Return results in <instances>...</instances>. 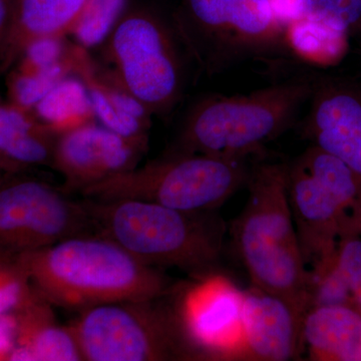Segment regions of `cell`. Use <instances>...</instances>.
<instances>
[{
    "mask_svg": "<svg viewBox=\"0 0 361 361\" xmlns=\"http://www.w3.org/2000/svg\"><path fill=\"white\" fill-rule=\"evenodd\" d=\"M20 258L35 291L54 307L77 312L161 298L174 288L159 268L99 235L71 237Z\"/></svg>",
    "mask_w": 361,
    "mask_h": 361,
    "instance_id": "6da1fadb",
    "label": "cell"
},
{
    "mask_svg": "<svg viewBox=\"0 0 361 361\" xmlns=\"http://www.w3.org/2000/svg\"><path fill=\"white\" fill-rule=\"evenodd\" d=\"M283 164L251 170L248 199L232 224V237L252 285L283 299L301 319L310 308V277L287 192Z\"/></svg>",
    "mask_w": 361,
    "mask_h": 361,
    "instance_id": "7a4b0ae2",
    "label": "cell"
},
{
    "mask_svg": "<svg viewBox=\"0 0 361 361\" xmlns=\"http://www.w3.org/2000/svg\"><path fill=\"white\" fill-rule=\"evenodd\" d=\"M84 201L94 235L145 264L177 268L197 279L219 262L225 225L213 211L185 212L137 200Z\"/></svg>",
    "mask_w": 361,
    "mask_h": 361,
    "instance_id": "3957f363",
    "label": "cell"
},
{
    "mask_svg": "<svg viewBox=\"0 0 361 361\" xmlns=\"http://www.w3.org/2000/svg\"><path fill=\"white\" fill-rule=\"evenodd\" d=\"M311 94V85L297 80L247 94L209 97L188 114L170 154L245 160L290 127Z\"/></svg>",
    "mask_w": 361,
    "mask_h": 361,
    "instance_id": "277c9868",
    "label": "cell"
},
{
    "mask_svg": "<svg viewBox=\"0 0 361 361\" xmlns=\"http://www.w3.org/2000/svg\"><path fill=\"white\" fill-rule=\"evenodd\" d=\"M245 160L202 154H169L160 160L87 188L84 198L137 200L185 212L214 211L247 185Z\"/></svg>",
    "mask_w": 361,
    "mask_h": 361,
    "instance_id": "5b68a950",
    "label": "cell"
},
{
    "mask_svg": "<svg viewBox=\"0 0 361 361\" xmlns=\"http://www.w3.org/2000/svg\"><path fill=\"white\" fill-rule=\"evenodd\" d=\"M161 298L104 304L78 312L68 327L82 360H204L174 306L160 302Z\"/></svg>",
    "mask_w": 361,
    "mask_h": 361,
    "instance_id": "8992f818",
    "label": "cell"
},
{
    "mask_svg": "<svg viewBox=\"0 0 361 361\" xmlns=\"http://www.w3.org/2000/svg\"><path fill=\"white\" fill-rule=\"evenodd\" d=\"M287 192L310 271L334 254L342 235L360 229L361 178L336 157L313 146L287 168Z\"/></svg>",
    "mask_w": 361,
    "mask_h": 361,
    "instance_id": "52a82bcc",
    "label": "cell"
},
{
    "mask_svg": "<svg viewBox=\"0 0 361 361\" xmlns=\"http://www.w3.org/2000/svg\"><path fill=\"white\" fill-rule=\"evenodd\" d=\"M180 40L158 13L127 9L104 42L106 75L153 115H167L184 87Z\"/></svg>",
    "mask_w": 361,
    "mask_h": 361,
    "instance_id": "ba28073f",
    "label": "cell"
},
{
    "mask_svg": "<svg viewBox=\"0 0 361 361\" xmlns=\"http://www.w3.org/2000/svg\"><path fill=\"white\" fill-rule=\"evenodd\" d=\"M175 26L180 42L210 73L286 47L270 0H184Z\"/></svg>",
    "mask_w": 361,
    "mask_h": 361,
    "instance_id": "9c48e42d",
    "label": "cell"
},
{
    "mask_svg": "<svg viewBox=\"0 0 361 361\" xmlns=\"http://www.w3.org/2000/svg\"><path fill=\"white\" fill-rule=\"evenodd\" d=\"M18 174L0 182V255H23L94 234L84 200H73L63 189Z\"/></svg>",
    "mask_w": 361,
    "mask_h": 361,
    "instance_id": "30bf717a",
    "label": "cell"
},
{
    "mask_svg": "<svg viewBox=\"0 0 361 361\" xmlns=\"http://www.w3.org/2000/svg\"><path fill=\"white\" fill-rule=\"evenodd\" d=\"M245 292L222 275H205L175 302L188 337L204 360H241Z\"/></svg>",
    "mask_w": 361,
    "mask_h": 361,
    "instance_id": "8fae6325",
    "label": "cell"
},
{
    "mask_svg": "<svg viewBox=\"0 0 361 361\" xmlns=\"http://www.w3.org/2000/svg\"><path fill=\"white\" fill-rule=\"evenodd\" d=\"M146 149L92 121L59 135L51 168L63 176L66 194H82L137 167Z\"/></svg>",
    "mask_w": 361,
    "mask_h": 361,
    "instance_id": "7c38bea8",
    "label": "cell"
},
{
    "mask_svg": "<svg viewBox=\"0 0 361 361\" xmlns=\"http://www.w3.org/2000/svg\"><path fill=\"white\" fill-rule=\"evenodd\" d=\"M302 324L283 299L252 287L244 297L241 360H297L304 350Z\"/></svg>",
    "mask_w": 361,
    "mask_h": 361,
    "instance_id": "4fadbf2b",
    "label": "cell"
},
{
    "mask_svg": "<svg viewBox=\"0 0 361 361\" xmlns=\"http://www.w3.org/2000/svg\"><path fill=\"white\" fill-rule=\"evenodd\" d=\"M306 133L318 149L336 157L361 178V99L353 92H318L306 120Z\"/></svg>",
    "mask_w": 361,
    "mask_h": 361,
    "instance_id": "5bb4252c",
    "label": "cell"
},
{
    "mask_svg": "<svg viewBox=\"0 0 361 361\" xmlns=\"http://www.w3.org/2000/svg\"><path fill=\"white\" fill-rule=\"evenodd\" d=\"M85 51L80 45L73 47V73L87 87L94 118L116 134L147 147L151 114L106 73L97 71Z\"/></svg>",
    "mask_w": 361,
    "mask_h": 361,
    "instance_id": "9a60e30c",
    "label": "cell"
},
{
    "mask_svg": "<svg viewBox=\"0 0 361 361\" xmlns=\"http://www.w3.org/2000/svg\"><path fill=\"white\" fill-rule=\"evenodd\" d=\"M54 307L33 288L11 311L16 323V345L11 360H82L73 332L68 325L59 324Z\"/></svg>",
    "mask_w": 361,
    "mask_h": 361,
    "instance_id": "2e32d148",
    "label": "cell"
},
{
    "mask_svg": "<svg viewBox=\"0 0 361 361\" xmlns=\"http://www.w3.org/2000/svg\"><path fill=\"white\" fill-rule=\"evenodd\" d=\"M87 0H14L11 26L1 51L0 70L7 71L28 44L44 37L70 35Z\"/></svg>",
    "mask_w": 361,
    "mask_h": 361,
    "instance_id": "e0dca14e",
    "label": "cell"
},
{
    "mask_svg": "<svg viewBox=\"0 0 361 361\" xmlns=\"http://www.w3.org/2000/svg\"><path fill=\"white\" fill-rule=\"evenodd\" d=\"M59 135L32 111L13 103H0V160L13 174L52 167Z\"/></svg>",
    "mask_w": 361,
    "mask_h": 361,
    "instance_id": "ac0fdd59",
    "label": "cell"
},
{
    "mask_svg": "<svg viewBox=\"0 0 361 361\" xmlns=\"http://www.w3.org/2000/svg\"><path fill=\"white\" fill-rule=\"evenodd\" d=\"M302 339L311 360L360 361L361 312L348 305L313 306L304 316Z\"/></svg>",
    "mask_w": 361,
    "mask_h": 361,
    "instance_id": "d6986e66",
    "label": "cell"
},
{
    "mask_svg": "<svg viewBox=\"0 0 361 361\" xmlns=\"http://www.w3.org/2000/svg\"><path fill=\"white\" fill-rule=\"evenodd\" d=\"M348 35L322 20H300L284 26L285 44L289 51L315 66L331 65L341 59Z\"/></svg>",
    "mask_w": 361,
    "mask_h": 361,
    "instance_id": "ffe728a7",
    "label": "cell"
},
{
    "mask_svg": "<svg viewBox=\"0 0 361 361\" xmlns=\"http://www.w3.org/2000/svg\"><path fill=\"white\" fill-rule=\"evenodd\" d=\"M32 111L59 134L96 118L84 82L71 75L61 80Z\"/></svg>",
    "mask_w": 361,
    "mask_h": 361,
    "instance_id": "44dd1931",
    "label": "cell"
},
{
    "mask_svg": "<svg viewBox=\"0 0 361 361\" xmlns=\"http://www.w3.org/2000/svg\"><path fill=\"white\" fill-rule=\"evenodd\" d=\"M282 25L300 20L324 21L349 32L361 23V0H270Z\"/></svg>",
    "mask_w": 361,
    "mask_h": 361,
    "instance_id": "7402d4cb",
    "label": "cell"
},
{
    "mask_svg": "<svg viewBox=\"0 0 361 361\" xmlns=\"http://www.w3.org/2000/svg\"><path fill=\"white\" fill-rule=\"evenodd\" d=\"M127 6L128 0H87L70 35L85 49L103 44L127 11Z\"/></svg>",
    "mask_w": 361,
    "mask_h": 361,
    "instance_id": "603a6c76",
    "label": "cell"
},
{
    "mask_svg": "<svg viewBox=\"0 0 361 361\" xmlns=\"http://www.w3.org/2000/svg\"><path fill=\"white\" fill-rule=\"evenodd\" d=\"M73 51L68 61L47 70L35 73H14L9 82L13 104L32 113L37 104L61 80L73 73Z\"/></svg>",
    "mask_w": 361,
    "mask_h": 361,
    "instance_id": "cb8c5ba5",
    "label": "cell"
},
{
    "mask_svg": "<svg viewBox=\"0 0 361 361\" xmlns=\"http://www.w3.org/2000/svg\"><path fill=\"white\" fill-rule=\"evenodd\" d=\"M329 263L350 299L361 312V233L353 230L342 235Z\"/></svg>",
    "mask_w": 361,
    "mask_h": 361,
    "instance_id": "d4e9b609",
    "label": "cell"
},
{
    "mask_svg": "<svg viewBox=\"0 0 361 361\" xmlns=\"http://www.w3.org/2000/svg\"><path fill=\"white\" fill-rule=\"evenodd\" d=\"M32 289L20 255H0V313L16 310Z\"/></svg>",
    "mask_w": 361,
    "mask_h": 361,
    "instance_id": "484cf974",
    "label": "cell"
},
{
    "mask_svg": "<svg viewBox=\"0 0 361 361\" xmlns=\"http://www.w3.org/2000/svg\"><path fill=\"white\" fill-rule=\"evenodd\" d=\"M73 45H68L63 37H44L35 40L26 47L18 71L35 73L51 68L71 58Z\"/></svg>",
    "mask_w": 361,
    "mask_h": 361,
    "instance_id": "4316f807",
    "label": "cell"
},
{
    "mask_svg": "<svg viewBox=\"0 0 361 361\" xmlns=\"http://www.w3.org/2000/svg\"><path fill=\"white\" fill-rule=\"evenodd\" d=\"M16 345V323L13 313H0V361L11 360Z\"/></svg>",
    "mask_w": 361,
    "mask_h": 361,
    "instance_id": "83f0119b",
    "label": "cell"
},
{
    "mask_svg": "<svg viewBox=\"0 0 361 361\" xmlns=\"http://www.w3.org/2000/svg\"><path fill=\"white\" fill-rule=\"evenodd\" d=\"M14 0H0V51L6 42L11 16H13Z\"/></svg>",
    "mask_w": 361,
    "mask_h": 361,
    "instance_id": "f1b7e54d",
    "label": "cell"
},
{
    "mask_svg": "<svg viewBox=\"0 0 361 361\" xmlns=\"http://www.w3.org/2000/svg\"><path fill=\"white\" fill-rule=\"evenodd\" d=\"M13 175V173L8 170V168L6 167V164L4 163L1 160H0V182L6 179L8 176Z\"/></svg>",
    "mask_w": 361,
    "mask_h": 361,
    "instance_id": "f546056e",
    "label": "cell"
},
{
    "mask_svg": "<svg viewBox=\"0 0 361 361\" xmlns=\"http://www.w3.org/2000/svg\"><path fill=\"white\" fill-rule=\"evenodd\" d=\"M358 226H360V233H361V208H360V216H358Z\"/></svg>",
    "mask_w": 361,
    "mask_h": 361,
    "instance_id": "4dcf8cb0",
    "label": "cell"
}]
</instances>
